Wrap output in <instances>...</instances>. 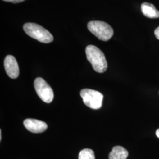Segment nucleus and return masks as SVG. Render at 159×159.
Segmentation results:
<instances>
[{
    "mask_svg": "<svg viewBox=\"0 0 159 159\" xmlns=\"http://www.w3.org/2000/svg\"><path fill=\"white\" fill-rule=\"evenodd\" d=\"M86 57L91 63L95 71L99 73L105 72L107 69V63L105 56L98 47L89 45L85 48Z\"/></svg>",
    "mask_w": 159,
    "mask_h": 159,
    "instance_id": "f257e3e1",
    "label": "nucleus"
},
{
    "mask_svg": "<svg viewBox=\"0 0 159 159\" xmlns=\"http://www.w3.org/2000/svg\"><path fill=\"white\" fill-rule=\"evenodd\" d=\"M25 33L31 38L43 43H50L53 40L52 35L46 29L35 23H25L23 25Z\"/></svg>",
    "mask_w": 159,
    "mask_h": 159,
    "instance_id": "f03ea898",
    "label": "nucleus"
},
{
    "mask_svg": "<svg viewBox=\"0 0 159 159\" xmlns=\"http://www.w3.org/2000/svg\"><path fill=\"white\" fill-rule=\"evenodd\" d=\"M87 28L99 40L107 41L113 35V30L107 23L100 21H91L88 23Z\"/></svg>",
    "mask_w": 159,
    "mask_h": 159,
    "instance_id": "7ed1b4c3",
    "label": "nucleus"
},
{
    "mask_svg": "<svg viewBox=\"0 0 159 159\" xmlns=\"http://www.w3.org/2000/svg\"><path fill=\"white\" fill-rule=\"evenodd\" d=\"M80 96L87 107L94 110L102 107L103 95L100 92L85 89L81 90Z\"/></svg>",
    "mask_w": 159,
    "mask_h": 159,
    "instance_id": "20e7f679",
    "label": "nucleus"
},
{
    "mask_svg": "<svg viewBox=\"0 0 159 159\" xmlns=\"http://www.w3.org/2000/svg\"><path fill=\"white\" fill-rule=\"evenodd\" d=\"M34 88L37 95L46 103H50L54 98V93L51 87L46 81L38 77L34 81Z\"/></svg>",
    "mask_w": 159,
    "mask_h": 159,
    "instance_id": "39448f33",
    "label": "nucleus"
},
{
    "mask_svg": "<svg viewBox=\"0 0 159 159\" xmlns=\"http://www.w3.org/2000/svg\"><path fill=\"white\" fill-rule=\"evenodd\" d=\"M4 65L6 73L10 78L16 79L18 77L20 70L15 57L11 55L6 56L4 59Z\"/></svg>",
    "mask_w": 159,
    "mask_h": 159,
    "instance_id": "423d86ee",
    "label": "nucleus"
},
{
    "mask_svg": "<svg viewBox=\"0 0 159 159\" xmlns=\"http://www.w3.org/2000/svg\"><path fill=\"white\" fill-rule=\"evenodd\" d=\"M24 125L27 130L33 133H41L47 129L45 122L39 120L27 119L24 121Z\"/></svg>",
    "mask_w": 159,
    "mask_h": 159,
    "instance_id": "0eeeda50",
    "label": "nucleus"
},
{
    "mask_svg": "<svg viewBox=\"0 0 159 159\" xmlns=\"http://www.w3.org/2000/svg\"><path fill=\"white\" fill-rule=\"evenodd\" d=\"M141 10L144 16L149 18H159V11L152 4L144 2L141 6Z\"/></svg>",
    "mask_w": 159,
    "mask_h": 159,
    "instance_id": "6e6552de",
    "label": "nucleus"
},
{
    "mask_svg": "<svg viewBox=\"0 0 159 159\" xmlns=\"http://www.w3.org/2000/svg\"><path fill=\"white\" fill-rule=\"evenodd\" d=\"M129 155L128 151L122 146H114L109 154V159H127Z\"/></svg>",
    "mask_w": 159,
    "mask_h": 159,
    "instance_id": "1a4fd4ad",
    "label": "nucleus"
},
{
    "mask_svg": "<svg viewBox=\"0 0 159 159\" xmlns=\"http://www.w3.org/2000/svg\"><path fill=\"white\" fill-rule=\"evenodd\" d=\"M79 159H95V155L93 150L84 148L79 154Z\"/></svg>",
    "mask_w": 159,
    "mask_h": 159,
    "instance_id": "9d476101",
    "label": "nucleus"
},
{
    "mask_svg": "<svg viewBox=\"0 0 159 159\" xmlns=\"http://www.w3.org/2000/svg\"><path fill=\"white\" fill-rule=\"evenodd\" d=\"M2 1H4L6 2H10L14 3V4H17V3H20V2H23L25 0H2Z\"/></svg>",
    "mask_w": 159,
    "mask_h": 159,
    "instance_id": "9b49d317",
    "label": "nucleus"
},
{
    "mask_svg": "<svg viewBox=\"0 0 159 159\" xmlns=\"http://www.w3.org/2000/svg\"><path fill=\"white\" fill-rule=\"evenodd\" d=\"M154 35L156 36V37L159 40V27H158L157 29L155 30L154 31Z\"/></svg>",
    "mask_w": 159,
    "mask_h": 159,
    "instance_id": "f8f14e48",
    "label": "nucleus"
},
{
    "mask_svg": "<svg viewBox=\"0 0 159 159\" xmlns=\"http://www.w3.org/2000/svg\"><path fill=\"white\" fill-rule=\"evenodd\" d=\"M156 136L157 137L159 138V129H157V131H156Z\"/></svg>",
    "mask_w": 159,
    "mask_h": 159,
    "instance_id": "ddd939ff",
    "label": "nucleus"
},
{
    "mask_svg": "<svg viewBox=\"0 0 159 159\" xmlns=\"http://www.w3.org/2000/svg\"><path fill=\"white\" fill-rule=\"evenodd\" d=\"M2 139V133H1V130H0V140H1Z\"/></svg>",
    "mask_w": 159,
    "mask_h": 159,
    "instance_id": "4468645a",
    "label": "nucleus"
}]
</instances>
